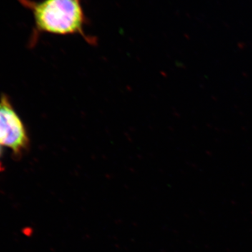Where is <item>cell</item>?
I'll use <instances>...</instances> for the list:
<instances>
[{
	"mask_svg": "<svg viewBox=\"0 0 252 252\" xmlns=\"http://www.w3.org/2000/svg\"><path fill=\"white\" fill-rule=\"evenodd\" d=\"M32 13L34 34L48 33L55 35L80 36L91 45L97 39L89 35L86 27L89 19L86 15L82 0H18Z\"/></svg>",
	"mask_w": 252,
	"mask_h": 252,
	"instance_id": "cell-1",
	"label": "cell"
},
{
	"mask_svg": "<svg viewBox=\"0 0 252 252\" xmlns=\"http://www.w3.org/2000/svg\"><path fill=\"white\" fill-rule=\"evenodd\" d=\"M0 144L19 154L29 146V138L22 121L6 96L0 100Z\"/></svg>",
	"mask_w": 252,
	"mask_h": 252,
	"instance_id": "cell-2",
	"label": "cell"
},
{
	"mask_svg": "<svg viewBox=\"0 0 252 252\" xmlns=\"http://www.w3.org/2000/svg\"><path fill=\"white\" fill-rule=\"evenodd\" d=\"M1 154H2V148H1V145L0 144V157H1Z\"/></svg>",
	"mask_w": 252,
	"mask_h": 252,
	"instance_id": "cell-3",
	"label": "cell"
}]
</instances>
